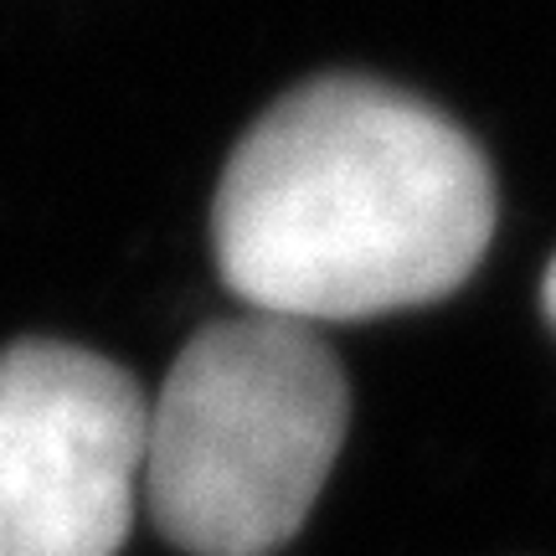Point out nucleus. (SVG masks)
<instances>
[{"label":"nucleus","mask_w":556,"mask_h":556,"mask_svg":"<svg viewBox=\"0 0 556 556\" xmlns=\"http://www.w3.org/2000/svg\"><path fill=\"white\" fill-rule=\"evenodd\" d=\"M495 232L479 144L377 78H315L263 114L222 170L212 248L253 315L366 319L443 299Z\"/></svg>","instance_id":"f257e3e1"},{"label":"nucleus","mask_w":556,"mask_h":556,"mask_svg":"<svg viewBox=\"0 0 556 556\" xmlns=\"http://www.w3.org/2000/svg\"><path fill=\"white\" fill-rule=\"evenodd\" d=\"M541 299H546V315L556 319V263L546 268V289H541Z\"/></svg>","instance_id":"20e7f679"},{"label":"nucleus","mask_w":556,"mask_h":556,"mask_svg":"<svg viewBox=\"0 0 556 556\" xmlns=\"http://www.w3.org/2000/svg\"><path fill=\"white\" fill-rule=\"evenodd\" d=\"M139 381L67 340L0 351V556H119L144 475Z\"/></svg>","instance_id":"7ed1b4c3"},{"label":"nucleus","mask_w":556,"mask_h":556,"mask_svg":"<svg viewBox=\"0 0 556 556\" xmlns=\"http://www.w3.org/2000/svg\"><path fill=\"white\" fill-rule=\"evenodd\" d=\"M351 422L330 345L238 315L186 340L144 422V500L186 556H274L299 536Z\"/></svg>","instance_id":"f03ea898"}]
</instances>
